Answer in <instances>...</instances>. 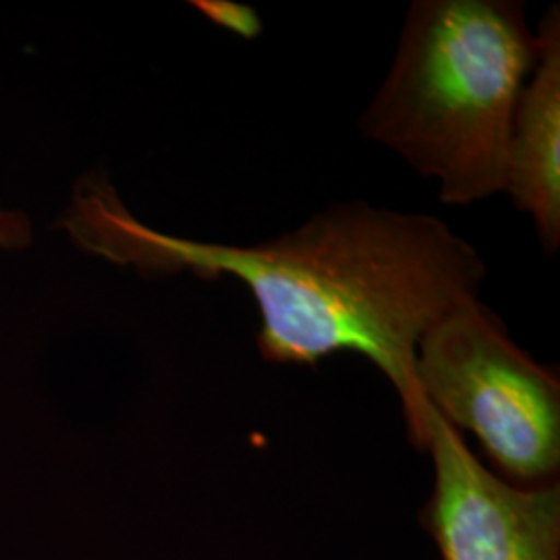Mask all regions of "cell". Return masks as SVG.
Returning <instances> with one entry per match:
<instances>
[{"label": "cell", "instance_id": "1", "mask_svg": "<svg viewBox=\"0 0 560 560\" xmlns=\"http://www.w3.org/2000/svg\"><path fill=\"white\" fill-rule=\"evenodd\" d=\"M62 226L85 252L148 277L241 280L260 310L258 351L270 363L314 365L360 353L393 384L409 441L425 451L418 342L457 303L476 298L486 279L480 254L441 219L351 201L277 240L206 243L150 229L108 180L85 177Z\"/></svg>", "mask_w": 560, "mask_h": 560}, {"label": "cell", "instance_id": "2", "mask_svg": "<svg viewBox=\"0 0 560 560\" xmlns=\"http://www.w3.org/2000/svg\"><path fill=\"white\" fill-rule=\"evenodd\" d=\"M540 38L515 0H420L361 131L467 206L504 191L515 106Z\"/></svg>", "mask_w": 560, "mask_h": 560}, {"label": "cell", "instance_id": "3", "mask_svg": "<svg viewBox=\"0 0 560 560\" xmlns=\"http://www.w3.org/2000/svg\"><path fill=\"white\" fill-rule=\"evenodd\" d=\"M421 397L471 432L504 480L559 481V376L532 360L476 298L457 303L418 342Z\"/></svg>", "mask_w": 560, "mask_h": 560}, {"label": "cell", "instance_id": "4", "mask_svg": "<svg viewBox=\"0 0 560 560\" xmlns=\"http://www.w3.org/2000/svg\"><path fill=\"white\" fill-rule=\"evenodd\" d=\"M434 465L423 527L442 560H560V486H520L488 469L428 405Z\"/></svg>", "mask_w": 560, "mask_h": 560}, {"label": "cell", "instance_id": "5", "mask_svg": "<svg viewBox=\"0 0 560 560\" xmlns=\"http://www.w3.org/2000/svg\"><path fill=\"white\" fill-rule=\"evenodd\" d=\"M540 59L521 90L509 133L504 194L536 222L541 247L560 245V11L538 25Z\"/></svg>", "mask_w": 560, "mask_h": 560}, {"label": "cell", "instance_id": "6", "mask_svg": "<svg viewBox=\"0 0 560 560\" xmlns=\"http://www.w3.org/2000/svg\"><path fill=\"white\" fill-rule=\"evenodd\" d=\"M201 15L217 27L226 30L245 40H256L264 30L260 15L254 7L235 2V0H194Z\"/></svg>", "mask_w": 560, "mask_h": 560}, {"label": "cell", "instance_id": "7", "mask_svg": "<svg viewBox=\"0 0 560 560\" xmlns=\"http://www.w3.org/2000/svg\"><path fill=\"white\" fill-rule=\"evenodd\" d=\"M32 243V222L15 210L0 208V249H23Z\"/></svg>", "mask_w": 560, "mask_h": 560}]
</instances>
